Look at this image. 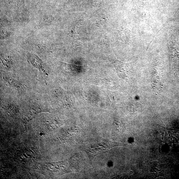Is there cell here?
Listing matches in <instances>:
<instances>
[{
    "instance_id": "obj_1",
    "label": "cell",
    "mask_w": 179,
    "mask_h": 179,
    "mask_svg": "<svg viewBox=\"0 0 179 179\" xmlns=\"http://www.w3.org/2000/svg\"><path fill=\"white\" fill-rule=\"evenodd\" d=\"M4 79L6 80L7 82L12 86L17 88H21V84L13 78L9 77H6Z\"/></svg>"
}]
</instances>
